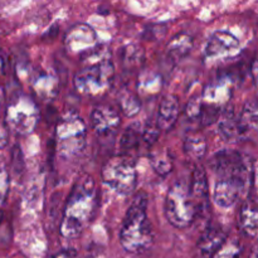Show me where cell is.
<instances>
[{"label": "cell", "mask_w": 258, "mask_h": 258, "mask_svg": "<svg viewBox=\"0 0 258 258\" xmlns=\"http://www.w3.org/2000/svg\"><path fill=\"white\" fill-rule=\"evenodd\" d=\"M91 125L95 133L101 138L115 136L121 125L117 111L108 105H98L91 113Z\"/></svg>", "instance_id": "30bf717a"}, {"label": "cell", "mask_w": 258, "mask_h": 258, "mask_svg": "<svg viewBox=\"0 0 258 258\" xmlns=\"http://www.w3.org/2000/svg\"><path fill=\"white\" fill-rule=\"evenodd\" d=\"M163 88L161 76L155 72L141 73L138 81V93L143 98L155 97Z\"/></svg>", "instance_id": "ac0fdd59"}, {"label": "cell", "mask_w": 258, "mask_h": 258, "mask_svg": "<svg viewBox=\"0 0 258 258\" xmlns=\"http://www.w3.org/2000/svg\"><path fill=\"white\" fill-rule=\"evenodd\" d=\"M8 131L9 128L5 125V122L0 125V149H3L8 144Z\"/></svg>", "instance_id": "83f0119b"}, {"label": "cell", "mask_w": 258, "mask_h": 258, "mask_svg": "<svg viewBox=\"0 0 258 258\" xmlns=\"http://www.w3.org/2000/svg\"><path fill=\"white\" fill-rule=\"evenodd\" d=\"M165 216L175 228H188L197 218L202 216L189 183L176 180L169 188L165 199Z\"/></svg>", "instance_id": "277c9868"}, {"label": "cell", "mask_w": 258, "mask_h": 258, "mask_svg": "<svg viewBox=\"0 0 258 258\" xmlns=\"http://www.w3.org/2000/svg\"><path fill=\"white\" fill-rule=\"evenodd\" d=\"M189 185H190L194 199L198 204L199 211L202 214L206 213L209 207V184L203 168L198 166L194 169Z\"/></svg>", "instance_id": "9a60e30c"}, {"label": "cell", "mask_w": 258, "mask_h": 258, "mask_svg": "<svg viewBox=\"0 0 258 258\" xmlns=\"http://www.w3.org/2000/svg\"><path fill=\"white\" fill-rule=\"evenodd\" d=\"M186 115L190 118H198L201 117V111H202V98H191L189 101L188 106H186Z\"/></svg>", "instance_id": "484cf974"}, {"label": "cell", "mask_w": 258, "mask_h": 258, "mask_svg": "<svg viewBox=\"0 0 258 258\" xmlns=\"http://www.w3.org/2000/svg\"><path fill=\"white\" fill-rule=\"evenodd\" d=\"M97 35L88 24H76L67 32L64 38L66 49L71 54H78L80 58L96 47Z\"/></svg>", "instance_id": "9c48e42d"}, {"label": "cell", "mask_w": 258, "mask_h": 258, "mask_svg": "<svg viewBox=\"0 0 258 258\" xmlns=\"http://www.w3.org/2000/svg\"><path fill=\"white\" fill-rule=\"evenodd\" d=\"M249 258H258V244L253 248V251H252L251 257H249Z\"/></svg>", "instance_id": "1f68e13d"}, {"label": "cell", "mask_w": 258, "mask_h": 258, "mask_svg": "<svg viewBox=\"0 0 258 258\" xmlns=\"http://www.w3.org/2000/svg\"><path fill=\"white\" fill-rule=\"evenodd\" d=\"M149 198L141 191L135 196L120 228V243L130 253H144L154 242L153 227L148 217Z\"/></svg>", "instance_id": "3957f363"}, {"label": "cell", "mask_w": 258, "mask_h": 258, "mask_svg": "<svg viewBox=\"0 0 258 258\" xmlns=\"http://www.w3.org/2000/svg\"><path fill=\"white\" fill-rule=\"evenodd\" d=\"M123 64L126 68H136L144 63V50L138 45H127L123 49Z\"/></svg>", "instance_id": "d4e9b609"}, {"label": "cell", "mask_w": 258, "mask_h": 258, "mask_svg": "<svg viewBox=\"0 0 258 258\" xmlns=\"http://www.w3.org/2000/svg\"><path fill=\"white\" fill-rule=\"evenodd\" d=\"M39 121V111L35 103L24 95L10 100L5 110V125L19 135L33 133Z\"/></svg>", "instance_id": "52a82bcc"}, {"label": "cell", "mask_w": 258, "mask_h": 258, "mask_svg": "<svg viewBox=\"0 0 258 258\" xmlns=\"http://www.w3.org/2000/svg\"><path fill=\"white\" fill-rule=\"evenodd\" d=\"M232 97V80L229 77H222L209 83L208 87L203 91L202 101L203 103L221 108L222 105ZM222 110V108H221Z\"/></svg>", "instance_id": "7c38bea8"}, {"label": "cell", "mask_w": 258, "mask_h": 258, "mask_svg": "<svg viewBox=\"0 0 258 258\" xmlns=\"http://www.w3.org/2000/svg\"><path fill=\"white\" fill-rule=\"evenodd\" d=\"M54 258H78V256L75 251H63L58 253Z\"/></svg>", "instance_id": "f1b7e54d"}, {"label": "cell", "mask_w": 258, "mask_h": 258, "mask_svg": "<svg viewBox=\"0 0 258 258\" xmlns=\"http://www.w3.org/2000/svg\"><path fill=\"white\" fill-rule=\"evenodd\" d=\"M239 226L246 236L258 238V204L246 202L239 212Z\"/></svg>", "instance_id": "2e32d148"}, {"label": "cell", "mask_w": 258, "mask_h": 258, "mask_svg": "<svg viewBox=\"0 0 258 258\" xmlns=\"http://www.w3.org/2000/svg\"><path fill=\"white\" fill-rule=\"evenodd\" d=\"M3 98H4V91H3L2 88H0V106H2Z\"/></svg>", "instance_id": "d6a6232c"}, {"label": "cell", "mask_w": 258, "mask_h": 258, "mask_svg": "<svg viewBox=\"0 0 258 258\" xmlns=\"http://www.w3.org/2000/svg\"><path fill=\"white\" fill-rule=\"evenodd\" d=\"M241 42L233 33L228 30H217L209 38L206 47V57L208 59L226 58L238 52Z\"/></svg>", "instance_id": "8fae6325"}, {"label": "cell", "mask_w": 258, "mask_h": 258, "mask_svg": "<svg viewBox=\"0 0 258 258\" xmlns=\"http://www.w3.org/2000/svg\"><path fill=\"white\" fill-rule=\"evenodd\" d=\"M87 127L82 118L75 112L63 116L55 127L57 153L63 159H72L82 153L86 145Z\"/></svg>", "instance_id": "5b68a950"}, {"label": "cell", "mask_w": 258, "mask_h": 258, "mask_svg": "<svg viewBox=\"0 0 258 258\" xmlns=\"http://www.w3.org/2000/svg\"><path fill=\"white\" fill-rule=\"evenodd\" d=\"M184 151L194 160H202L207 153V140L198 133L189 134L184 140Z\"/></svg>", "instance_id": "44dd1931"}, {"label": "cell", "mask_w": 258, "mask_h": 258, "mask_svg": "<svg viewBox=\"0 0 258 258\" xmlns=\"http://www.w3.org/2000/svg\"><path fill=\"white\" fill-rule=\"evenodd\" d=\"M3 217H4V214H3V212L0 211V223H2V221H3Z\"/></svg>", "instance_id": "836d02e7"}, {"label": "cell", "mask_w": 258, "mask_h": 258, "mask_svg": "<svg viewBox=\"0 0 258 258\" xmlns=\"http://www.w3.org/2000/svg\"><path fill=\"white\" fill-rule=\"evenodd\" d=\"M251 179L241 176H221L217 178L214 186L213 199L216 204L222 208H229L233 206Z\"/></svg>", "instance_id": "ba28073f"}, {"label": "cell", "mask_w": 258, "mask_h": 258, "mask_svg": "<svg viewBox=\"0 0 258 258\" xmlns=\"http://www.w3.org/2000/svg\"><path fill=\"white\" fill-rule=\"evenodd\" d=\"M97 204V190L95 179L88 174H83L73 184L70 191L59 232L64 238H77L91 223Z\"/></svg>", "instance_id": "6da1fadb"}, {"label": "cell", "mask_w": 258, "mask_h": 258, "mask_svg": "<svg viewBox=\"0 0 258 258\" xmlns=\"http://www.w3.org/2000/svg\"><path fill=\"white\" fill-rule=\"evenodd\" d=\"M144 130L139 123H133L127 126L120 139V155L130 156L131 153L138 150L141 141H144Z\"/></svg>", "instance_id": "e0dca14e"}, {"label": "cell", "mask_w": 258, "mask_h": 258, "mask_svg": "<svg viewBox=\"0 0 258 258\" xmlns=\"http://www.w3.org/2000/svg\"><path fill=\"white\" fill-rule=\"evenodd\" d=\"M81 64L73 80L77 92L87 97H98L107 92L115 76L107 48L97 44L81 57Z\"/></svg>", "instance_id": "7a4b0ae2"}, {"label": "cell", "mask_w": 258, "mask_h": 258, "mask_svg": "<svg viewBox=\"0 0 258 258\" xmlns=\"http://www.w3.org/2000/svg\"><path fill=\"white\" fill-rule=\"evenodd\" d=\"M168 53L170 57L175 59H181L186 57L193 49V38L185 32H181L176 34L168 44Z\"/></svg>", "instance_id": "d6986e66"}, {"label": "cell", "mask_w": 258, "mask_h": 258, "mask_svg": "<svg viewBox=\"0 0 258 258\" xmlns=\"http://www.w3.org/2000/svg\"><path fill=\"white\" fill-rule=\"evenodd\" d=\"M118 106L127 117H134L140 111L141 102L138 95L133 93L131 91H122L118 95Z\"/></svg>", "instance_id": "7402d4cb"}, {"label": "cell", "mask_w": 258, "mask_h": 258, "mask_svg": "<svg viewBox=\"0 0 258 258\" xmlns=\"http://www.w3.org/2000/svg\"><path fill=\"white\" fill-rule=\"evenodd\" d=\"M252 181H253V188H254V190H256V194L258 196V166H256V169H254Z\"/></svg>", "instance_id": "f546056e"}, {"label": "cell", "mask_w": 258, "mask_h": 258, "mask_svg": "<svg viewBox=\"0 0 258 258\" xmlns=\"http://www.w3.org/2000/svg\"><path fill=\"white\" fill-rule=\"evenodd\" d=\"M180 113L179 98L175 95H165L160 100L158 113V128L161 131H169L174 127Z\"/></svg>", "instance_id": "5bb4252c"}, {"label": "cell", "mask_w": 258, "mask_h": 258, "mask_svg": "<svg viewBox=\"0 0 258 258\" xmlns=\"http://www.w3.org/2000/svg\"><path fill=\"white\" fill-rule=\"evenodd\" d=\"M150 164L154 170L160 176H166L173 170V160L168 151L153 153L150 155Z\"/></svg>", "instance_id": "cb8c5ba5"}, {"label": "cell", "mask_w": 258, "mask_h": 258, "mask_svg": "<svg viewBox=\"0 0 258 258\" xmlns=\"http://www.w3.org/2000/svg\"><path fill=\"white\" fill-rule=\"evenodd\" d=\"M252 75H253L254 82H256V86L258 87V60L254 62L253 67H252Z\"/></svg>", "instance_id": "4dcf8cb0"}, {"label": "cell", "mask_w": 258, "mask_h": 258, "mask_svg": "<svg viewBox=\"0 0 258 258\" xmlns=\"http://www.w3.org/2000/svg\"><path fill=\"white\" fill-rule=\"evenodd\" d=\"M101 178L106 185L115 191L122 196H130L138 183L135 163L130 156H113L102 166Z\"/></svg>", "instance_id": "8992f818"}, {"label": "cell", "mask_w": 258, "mask_h": 258, "mask_svg": "<svg viewBox=\"0 0 258 258\" xmlns=\"http://www.w3.org/2000/svg\"><path fill=\"white\" fill-rule=\"evenodd\" d=\"M244 131L246 130L242 126L241 120H237L233 113H224L219 120V134L226 140H236L241 138Z\"/></svg>", "instance_id": "ffe728a7"}, {"label": "cell", "mask_w": 258, "mask_h": 258, "mask_svg": "<svg viewBox=\"0 0 258 258\" xmlns=\"http://www.w3.org/2000/svg\"><path fill=\"white\" fill-rule=\"evenodd\" d=\"M226 241L227 234L223 229L209 226L199 237L198 249L204 258H212L221 251Z\"/></svg>", "instance_id": "4fadbf2b"}, {"label": "cell", "mask_w": 258, "mask_h": 258, "mask_svg": "<svg viewBox=\"0 0 258 258\" xmlns=\"http://www.w3.org/2000/svg\"><path fill=\"white\" fill-rule=\"evenodd\" d=\"M9 190V175L5 168H0V206L4 203Z\"/></svg>", "instance_id": "4316f807"}, {"label": "cell", "mask_w": 258, "mask_h": 258, "mask_svg": "<svg viewBox=\"0 0 258 258\" xmlns=\"http://www.w3.org/2000/svg\"><path fill=\"white\" fill-rule=\"evenodd\" d=\"M239 120L246 131H258V100L249 101L244 105Z\"/></svg>", "instance_id": "603a6c76"}]
</instances>
